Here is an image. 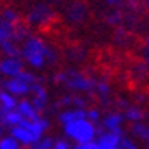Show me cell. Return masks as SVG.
Returning <instances> with one entry per match:
<instances>
[{"mask_svg": "<svg viewBox=\"0 0 149 149\" xmlns=\"http://www.w3.org/2000/svg\"><path fill=\"white\" fill-rule=\"evenodd\" d=\"M64 132L67 137L74 139L77 144H87V142L94 141V137L97 136V127L89 119H79V121L65 124Z\"/></svg>", "mask_w": 149, "mask_h": 149, "instance_id": "6da1fadb", "label": "cell"}, {"mask_svg": "<svg viewBox=\"0 0 149 149\" xmlns=\"http://www.w3.org/2000/svg\"><path fill=\"white\" fill-rule=\"evenodd\" d=\"M24 55L27 62L32 65V67H42L44 62H45V47L40 40L37 39H32L25 44V50H24Z\"/></svg>", "mask_w": 149, "mask_h": 149, "instance_id": "7a4b0ae2", "label": "cell"}, {"mask_svg": "<svg viewBox=\"0 0 149 149\" xmlns=\"http://www.w3.org/2000/svg\"><path fill=\"white\" fill-rule=\"evenodd\" d=\"M97 134H99V139H97V146L99 149H119L121 148V139L122 134L121 132H102L97 129Z\"/></svg>", "mask_w": 149, "mask_h": 149, "instance_id": "3957f363", "label": "cell"}, {"mask_svg": "<svg viewBox=\"0 0 149 149\" xmlns=\"http://www.w3.org/2000/svg\"><path fill=\"white\" fill-rule=\"evenodd\" d=\"M3 91H7L8 94L15 95V97H19V95H25L29 94L30 91H32V86L27 84V82H24L22 79L19 77H14V79H8V81L3 82Z\"/></svg>", "mask_w": 149, "mask_h": 149, "instance_id": "277c9868", "label": "cell"}, {"mask_svg": "<svg viewBox=\"0 0 149 149\" xmlns=\"http://www.w3.org/2000/svg\"><path fill=\"white\" fill-rule=\"evenodd\" d=\"M10 136L17 139V141L24 144V146H30V148H34L35 144L39 142V139L35 137L30 131H29L25 126H17V127H12L10 129Z\"/></svg>", "mask_w": 149, "mask_h": 149, "instance_id": "5b68a950", "label": "cell"}, {"mask_svg": "<svg viewBox=\"0 0 149 149\" xmlns=\"http://www.w3.org/2000/svg\"><path fill=\"white\" fill-rule=\"evenodd\" d=\"M2 74L10 77V79H14V77H19V75L24 72L22 70V62L19 59H15V57H8L5 61H2Z\"/></svg>", "mask_w": 149, "mask_h": 149, "instance_id": "8992f818", "label": "cell"}, {"mask_svg": "<svg viewBox=\"0 0 149 149\" xmlns=\"http://www.w3.org/2000/svg\"><path fill=\"white\" fill-rule=\"evenodd\" d=\"M79 119H87V111L86 109H69V111H64L62 114H59V121L65 126L69 122H74L79 121Z\"/></svg>", "mask_w": 149, "mask_h": 149, "instance_id": "52a82bcc", "label": "cell"}, {"mask_svg": "<svg viewBox=\"0 0 149 149\" xmlns=\"http://www.w3.org/2000/svg\"><path fill=\"white\" fill-rule=\"evenodd\" d=\"M17 111L24 116L25 121H39L40 116H39V111L34 107V104L29 101H20L19 106H17Z\"/></svg>", "mask_w": 149, "mask_h": 149, "instance_id": "ba28073f", "label": "cell"}, {"mask_svg": "<svg viewBox=\"0 0 149 149\" xmlns=\"http://www.w3.org/2000/svg\"><path fill=\"white\" fill-rule=\"evenodd\" d=\"M126 117L119 112H112V114H109L106 119H104V129L109 131V132H121V126H122V121H124Z\"/></svg>", "mask_w": 149, "mask_h": 149, "instance_id": "9c48e42d", "label": "cell"}, {"mask_svg": "<svg viewBox=\"0 0 149 149\" xmlns=\"http://www.w3.org/2000/svg\"><path fill=\"white\" fill-rule=\"evenodd\" d=\"M32 91H34L32 104H34V107L40 112V111L45 109V104H47V92H45V89H42L40 86H37V84L32 86Z\"/></svg>", "mask_w": 149, "mask_h": 149, "instance_id": "30bf717a", "label": "cell"}, {"mask_svg": "<svg viewBox=\"0 0 149 149\" xmlns=\"http://www.w3.org/2000/svg\"><path fill=\"white\" fill-rule=\"evenodd\" d=\"M2 121L10 127H17V126H22L25 119L19 111H10V112H2Z\"/></svg>", "mask_w": 149, "mask_h": 149, "instance_id": "8fae6325", "label": "cell"}, {"mask_svg": "<svg viewBox=\"0 0 149 149\" xmlns=\"http://www.w3.org/2000/svg\"><path fill=\"white\" fill-rule=\"evenodd\" d=\"M0 101H2V112L17 111V106H19V102L15 101V95L8 94L7 91H2V94H0Z\"/></svg>", "mask_w": 149, "mask_h": 149, "instance_id": "7c38bea8", "label": "cell"}, {"mask_svg": "<svg viewBox=\"0 0 149 149\" xmlns=\"http://www.w3.org/2000/svg\"><path fill=\"white\" fill-rule=\"evenodd\" d=\"M131 132H132L136 137H139L142 141L149 142V126L148 124H139V122H136V124H132V127H131Z\"/></svg>", "mask_w": 149, "mask_h": 149, "instance_id": "4fadbf2b", "label": "cell"}, {"mask_svg": "<svg viewBox=\"0 0 149 149\" xmlns=\"http://www.w3.org/2000/svg\"><path fill=\"white\" fill-rule=\"evenodd\" d=\"M0 149H22V146H20V142L17 139H14L12 136H7V137H2Z\"/></svg>", "mask_w": 149, "mask_h": 149, "instance_id": "5bb4252c", "label": "cell"}, {"mask_svg": "<svg viewBox=\"0 0 149 149\" xmlns=\"http://www.w3.org/2000/svg\"><path fill=\"white\" fill-rule=\"evenodd\" d=\"M124 117H126L127 121H132L136 124V122H139L142 119V111L141 109H137V107H129V109H126Z\"/></svg>", "mask_w": 149, "mask_h": 149, "instance_id": "9a60e30c", "label": "cell"}, {"mask_svg": "<svg viewBox=\"0 0 149 149\" xmlns=\"http://www.w3.org/2000/svg\"><path fill=\"white\" fill-rule=\"evenodd\" d=\"M55 141H52L50 137H42L40 141L34 146V149H54Z\"/></svg>", "mask_w": 149, "mask_h": 149, "instance_id": "2e32d148", "label": "cell"}, {"mask_svg": "<svg viewBox=\"0 0 149 149\" xmlns=\"http://www.w3.org/2000/svg\"><path fill=\"white\" fill-rule=\"evenodd\" d=\"M119 149H139V148H137V144H136L134 141H131V139H127V137H122L121 139V148Z\"/></svg>", "mask_w": 149, "mask_h": 149, "instance_id": "e0dca14e", "label": "cell"}, {"mask_svg": "<svg viewBox=\"0 0 149 149\" xmlns=\"http://www.w3.org/2000/svg\"><path fill=\"white\" fill-rule=\"evenodd\" d=\"M87 119L91 122H97L99 119H101V114H99V111L97 109H91V111H87Z\"/></svg>", "mask_w": 149, "mask_h": 149, "instance_id": "ac0fdd59", "label": "cell"}, {"mask_svg": "<svg viewBox=\"0 0 149 149\" xmlns=\"http://www.w3.org/2000/svg\"><path fill=\"white\" fill-rule=\"evenodd\" d=\"M72 149H99V146H97V141H92L87 144H75Z\"/></svg>", "mask_w": 149, "mask_h": 149, "instance_id": "d6986e66", "label": "cell"}, {"mask_svg": "<svg viewBox=\"0 0 149 149\" xmlns=\"http://www.w3.org/2000/svg\"><path fill=\"white\" fill-rule=\"evenodd\" d=\"M54 149H70L67 141H64V139H59V141H55L54 144Z\"/></svg>", "mask_w": 149, "mask_h": 149, "instance_id": "ffe728a7", "label": "cell"}]
</instances>
